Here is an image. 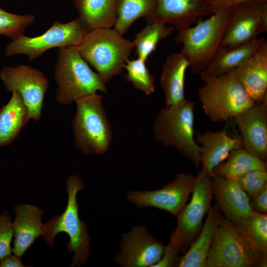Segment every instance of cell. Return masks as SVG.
<instances>
[{
  "mask_svg": "<svg viewBox=\"0 0 267 267\" xmlns=\"http://www.w3.org/2000/svg\"><path fill=\"white\" fill-rule=\"evenodd\" d=\"M73 119L75 147L86 155L106 153L112 141V133L102 103V95L88 94L75 101Z\"/></svg>",
  "mask_w": 267,
  "mask_h": 267,
  "instance_id": "6",
  "label": "cell"
},
{
  "mask_svg": "<svg viewBox=\"0 0 267 267\" xmlns=\"http://www.w3.org/2000/svg\"><path fill=\"white\" fill-rule=\"evenodd\" d=\"M211 182L214 198L225 218L236 222L253 211L249 196L237 180L214 175Z\"/></svg>",
  "mask_w": 267,
  "mask_h": 267,
  "instance_id": "18",
  "label": "cell"
},
{
  "mask_svg": "<svg viewBox=\"0 0 267 267\" xmlns=\"http://www.w3.org/2000/svg\"><path fill=\"white\" fill-rule=\"evenodd\" d=\"M30 120L21 95L12 91L9 100L0 108V148L10 145Z\"/></svg>",
  "mask_w": 267,
  "mask_h": 267,
  "instance_id": "25",
  "label": "cell"
},
{
  "mask_svg": "<svg viewBox=\"0 0 267 267\" xmlns=\"http://www.w3.org/2000/svg\"><path fill=\"white\" fill-rule=\"evenodd\" d=\"M195 102L185 98L161 109L153 123V133L157 142L175 148L198 169L201 155L195 137Z\"/></svg>",
  "mask_w": 267,
  "mask_h": 267,
  "instance_id": "1",
  "label": "cell"
},
{
  "mask_svg": "<svg viewBox=\"0 0 267 267\" xmlns=\"http://www.w3.org/2000/svg\"><path fill=\"white\" fill-rule=\"evenodd\" d=\"M80 22L88 32L100 28H111L117 19V0H73Z\"/></svg>",
  "mask_w": 267,
  "mask_h": 267,
  "instance_id": "24",
  "label": "cell"
},
{
  "mask_svg": "<svg viewBox=\"0 0 267 267\" xmlns=\"http://www.w3.org/2000/svg\"><path fill=\"white\" fill-rule=\"evenodd\" d=\"M267 170V163L244 148L233 150L226 159L213 170L214 175L237 180L247 172L254 170ZM213 175V176H214Z\"/></svg>",
  "mask_w": 267,
  "mask_h": 267,
  "instance_id": "26",
  "label": "cell"
},
{
  "mask_svg": "<svg viewBox=\"0 0 267 267\" xmlns=\"http://www.w3.org/2000/svg\"><path fill=\"white\" fill-rule=\"evenodd\" d=\"M35 21L33 14H16L0 7V35L13 40L24 35Z\"/></svg>",
  "mask_w": 267,
  "mask_h": 267,
  "instance_id": "31",
  "label": "cell"
},
{
  "mask_svg": "<svg viewBox=\"0 0 267 267\" xmlns=\"http://www.w3.org/2000/svg\"><path fill=\"white\" fill-rule=\"evenodd\" d=\"M192 173H180L159 189L132 191L127 195L129 201L137 208L154 207L177 216L185 205L195 181Z\"/></svg>",
  "mask_w": 267,
  "mask_h": 267,
  "instance_id": "13",
  "label": "cell"
},
{
  "mask_svg": "<svg viewBox=\"0 0 267 267\" xmlns=\"http://www.w3.org/2000/svg\"><path fill=\"white\" fill-rule=\"evenodd\" d=\"M156 8L147 23L169 24L177 31L194 25L214 13L208 0H156Z\"/></svg>",
  "mask_w": 267,
  "mask_h": 267,
  "instance_id": "15",
  "label": "cell"
},
{
  "mask_svg": "<svg viewBox=\"0 0 267 267\" xmlns=\"http://www.w3.org/2000/svg\"><path fill=\"white\" fill-rule=\"evenodd\" d=\"M233 119L241 134L243 148L267 161V96Z\"/></svg>",
  "mask_w": 267,
  "mask_h": 267,
  "instance_id": "16",
  "label": "cell"
},
{
  "mask_svg": "<svg viewBox=\"0 0 267 267\" xmlns=\"http://www.w3.org/2000/svg\"><path fill=\"white\" fill-rule=\"evenodd\" d=\"M78 47L106 84L123 72L134 45L114 28H100L87 32Z\"/></svg>",
  "mask_w": 267,
  "mask_h": 267,
  "instance_id": "5",
  "label": "cell"
},
{
  "mask_svg": "<svg viewBox=\"0 0 267 267\" xmlns=\"http://www.w3.org/2000/svg\"><path fill=\"white\" fill-rule=\"evenodd\" d=\"M250 205L253 211L267 214V188L251 198Z\"/></svg>",
  "mask_w": 267,
  "mask_h": 267,
  "instance_id": "35",
  "label": "cell"
},
{
  "mask_svg": "<svg viewBox=\"0 0 267 267\" xmlns=\"http://www.w3.org/2000/svg\"><path fill=\"white\" fill-rule=\"evenodd\" d=\"M188 67V62L181 52L167 57L162 66L160 81L166 106L177 104L186 98L184 79Z\"/></svg>",
  "mask_w": 267,
  "mask_h": 267,
  "instance_id": "23",
  "label": "cell"
},
{
  "mask_svg": "<svg viewBox=\"0 0 267 267\" xmlns=\"http://www.w3.org/2000/svg\"><path fill=\"white\" fill-rule=\"evenodd\" d=\"M236 71L249 97L255 103L261 102L267 96V41Z\"/></svg>",
  "mask_w": 267,
  "mask_h": 267,
  "instance_id": "19",
  "label": "cell"
},
{
  "mask_svg": "<svg viewBox=\"0 0 267 267\" xmlns=\"http://www.w3.org/2000/svg\"><path fill=\"white\" fill-rule=\"evenodd\" d=\"M178 252L170 244L165 246L160 260L152 267H177L180 257Z\"/></svg>",
  "mask_w": 267,
  "mask_h": 267,
  "instance_id": "34",
  "label": "cell"
},
{
  "mask_svg": "<svg viewBox=\"0 0 267 267\" xmlns=\"http://www.w3.org/2000/svg\"><path fill=\"white\" fill-rule=\"evenodd\" d=\"M56 101L67 105L77 99L100 91L107 92L106 84L81 55L78 46L58 48L54 69Z\"/></svg>",
  "mask_w": 267,
  "mask_h": 267,
  "instance_id": "3",
  "label": "cell"
},
{
  "mask_svg": "<svg viewBox=\"0 0 267 267\" xmlns=\"http://www.w3.org/2000/svg\"><path fill=\"white\" fill-rule=\"evenodd\" d=\"M264 38L232 46H221L206 67L200 79L220 75L237 69L267 42Z\"/></svg>",
  "mask_w": 267,
  "mask_h": 267,
  "instance_id": "21",
  "label": "cell"
},
{
  "mask_svg": "<svg viewBox=\"0 0 267 267\" xmlns=\"http://www.w3.org/2000/svg\"><path fill=\"white\" fill-rule=\"evenodd\" d=\"M233 223L267 259V215L252 211Z\"/></svg>",
  "mask_w": 267,
  "mask_h": 267,
  "instance_id": "28",
  "label": "cell"
},
{
  "mask_svg": "<svg viewBox=\"0 0 267 267\" xmlns=\"http://www.w3.org/2000/svg\"><path fill=\"white\" fill-rule=\"evenodd\" d=\"M190 202L176 216L178 223L170 235V245L178 252L185 253L198 236L203 219L214 198L211 177L202 170L195 177Z\"/></svg>",
  "mask_w": 267,
  "mask_h": 267,
  "instance_id": "9",
  "label": "cell"
},
{
  "mask_svg": "<svg viewBox=\"0 0 267 267\" xmlns=\"http://www.w3.org/2000/svg\"><path fill=\"white\" fill-rule=\"evenodd\" d=\"M253 0L267 1V0H208L214 13L220 9L233 7L243 2Z\"/></svg>",
  "mask_w": 267,
  "mask_h": 267,
  "instance_id": "36",
  "label": "cell"
},
{
  "mask_svg": "<svg viewBox=\"0 0 267 267\" xmlns=\"http://www.w3.org/2000/svg\"><path fill=\"white\" fill-rule=\"evenodd\" d=\"M15 219L12 223L14 234L12 251L21 258L36 239L42 234V216L43 210L28 204L14 208Z\"/></svg>",
  "mask_w": 267,
  "mask_h": 267,
  "instance_id": "20",
  "label": "cell"
},
{
  "mask_svg": "<svg viewBox=\"0 0 267 267\" xmlns=\"http://www.w3.org/2000/svg\"><path fill=\"white\" fill-rule=\"evenodd\" d=\"M237 181L249 198H252L267 188V171L260 169L250 171Z\"/></svg>",
  "mask_w": 267,
  "mask_h": 267,
  "instance_id": "32",
  "label": "cell"
},
{
  "mask_svg": "<svg viewBox=\"0 0 267 267\" xmlns=\"http://www.w3.org/2000/svg\"><path fill=\"white\" fill-rule=\"evenodd\" d=\"M195 137L200 147L202 170L211 177L214 175V169L224 161L233 150L243 147L241 137L229 135L225 129L198 132Z\"/></svg>",
  "mask_w": 267,
  "mask_h": 267,
  "instance_id": "17",
  "label": "cell"
},
{
  "mask_svg": "<svg viewBox=\"0 0 267 267\" xmlns=\"http://www.w3.org/2000/svg\"><path fill=\"white\" fill-rule=\"evenodd\" d=\"M156 0H117V19L114 29L123 35L137 19L146 21L154 14Z\"/></svg>",
  "mask_w": 267,
  "mask_h": 267,
  "instance_id": "27",
  "label": "cell"
},
{
  "mask_svg": "<svg viewBox=\"0 0 267 267\" xmlns=\"http://www.w3.org/2000/svg\"><path fill=\"white\" fill-rule=\"evenodd\" d=\"M66 186L68 198L66 209L60 216H56L43 224L41 235L52 247L57 234L60 232L68 234L67 250L74 253L71 266L80 267L87 262L90 252V236L86 222L79 218V205L76 198L78 192L85 186L81 178L76 175L68 178Z\"/></svg>",
  "mask_w": 267,
  "mask_h": 267,
  "instance_id": "7",
  "label": "cell"
},
{
  "mask_svg": "<svg viewBox=\"0 0 267 267\" xmlns=\"http://www.w3.org/2000/svg\"><path fill=\"white\" fill-rule=\"evenodd\" d=\"M267 265V259L232 222L222 215L205 267H265Z\"/></svg>",
  "mask_w": 267,
  "mask_h": 267,
  "instance_id": "8",
  "label": "cell"
},
{
  "mask_svg": "<svg viewBox=\"0 0 267 267\" xmlns=\"http://www.w3.org/2000/svg\"><path fill=\"white\" fill-rule=\"evenodd\" d=\"M0 79L8 92L16 91L20 94L30 119L39 121L49 87L48 80L44 74L30 65L20 64L4 66L0 71Z\"/></svg>",
  "mask_w": 267,
  "mask_h": 267,
  "instance_id": "11",
  "label": "cell"
},
{
  "mask_svg": "<svg viewBox=\"0 0 267 267\" xmlns=\"http://www.w3.org/2000/svg\"><path fill=\"white\" fill-rule=\"evenodd\" d=\"M13 235L11 218L6 211L0 216V260L10 254V244Z\"/></svg>",
  "mask_w": 267,
  "mask_h": 267,
  "instance_id": "33",
  "label": "cell"
},
{
  "mask_svg": "<svg viewBox=\"0 0 267 267\" xmlns=\"http://www.w3.org/2000/svg\"><path fill=\"white\" fill-rule=\"evenodd\" d=\"M120 246L115 261L123 267H152L160 260L165 248L144 225L134 226L124 233Z\"/></svg>",
  "mask_w": 267,
  "mask_h": 267,
  "instance_id": "14",
  "label": "cell"
},
{
  "mask_svg": "<svg viewBox=\"0 0 267 267\" xmlns=\"http://www.w3.org/2000/svg\"><path fill=\"white\" fill-rule=\"evenodd\" d=\"M201 80L204 84L198 96L205 114L213 122L233 119L255 104L242 86L236 69Z\"/></svg>",
  "mask_w": 267,
  "mask_h": 267,
  "instance_id": "4",
  "label": "cell"
},
{
  "mask_svg": "<svg viewBox=\"0 0 267 267\" xmlns=\"http://www.w3.org/2000/svg\"><path fill=\"white\" fill-rule=\"evenodd\" d=\"M267 32V1L253 0L232 7L221 46L252 41Z\"/></svg>",
  "mask_w": 267,
  "mask_h": 267,
  "instance_id": "12",
  "label": "cell"
},
{
  "mask_svg": "<svg viewBox=\"0 0 267 267\" xmlns=\"http://www.w3.org/2000/svg\"><path fill=\"white\" fill-rule=\"evenodd\" d=\"M87 33L78 18L66 23L55 21L41 35H22L12 40L5 48V54L8 57L24 55L32 61L53 48L79 45Z\"/></svg>",
  "mask_w": 267,
  "mask_h": 267,
  "instance_id": "10",
  "label": "cell"
},
{
  "mask_svg": "<svg viewBox=\"0 0 267 267\" xmlns=\"http://www.w3.org/2000/svg\"><path fill=\"white\" fill-rule=\"evenodd\" d=\"M174 28L161 22H153L138 33L133 42L138 58L146 61L158 43L170 35Z\"/></svg>",
  "mask_w": 267,
  "mask_h": 267,
  "instance_id": "29",
  "label": "cell"
},
{
  "mask_svg": "<svg viewBox=\"0 0 267 267\" xmlns=\"http://www.w3.org/2000/svg\"><path fill=\"white\" fill-rule=\"evenodd\" d=\"M145 62L138 57L135 59H128L124 69L127 71L126 80L136 89L146 95H150L155 91V80Z\"/></svg>",
  "mask_w": 267,
  "mask_h": 267,
  "instance_id": "30",
  "label": "cell"
},
{
  "mask_svg": "<svg viewBox=\"0 0 267 267\" xmlns=\"http://www.w3.org/2000/svg\"><path fill=\"white\" fill-rule=\"evenodd\" d=\"M20 257L17 256L8 255L0 260V267H24L21 262Z\"/></svg>",
  "mask_w": 267,
  "mask_h": 267,
  "instance_id": "37",
  "label": "cell"
},
{
  "mask_svg": "<svg viewBox=\"0 0 267 267\" xmlns=\"http://www.w3.org/2000/svg\"><path fill=\"white\" fill-rule=\"evenodd\" d=\"M221 216L217 205L211 206L200 233L184 255L180 257L177 267H206V260Z\"/></svg>",
  "mask_w": 267,
  "mask_h": 267,
  "instance_id": "22",
  "label": "cell"
},
{
  "mask_svg": "<svg viewBox=\"0 0 267 267\" xmlns=\"http://www.w3.org/2000/svg\"><path fill=\"white\" fill-rule=\"evenodd\" d=\"M232 7L215 12L194 25L178 31L175 42L194 74L206 67L222 45Z\"/></svg>",
  "mask_w": 267,
  "mask_h": 267,
  "instance_id": "2",
  "label": "cell"
}]
</instances>
